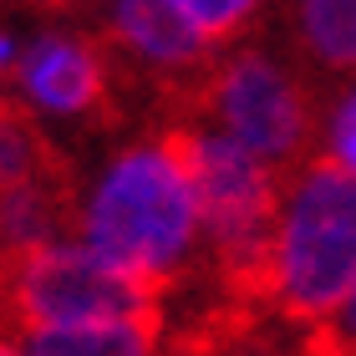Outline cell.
<instances>
[{
	"label": "cell",
	"mask_w": 356,
	"mask_h": 356,
	"mask_svg": "<svg viewBox=\"0 0 356 356\" xmlns=\"http://www.w3.org/2000/svg\"><path fill=\"white\" fill-rule=\"evenodd\" d=\"M356 285V173L331 153L311 158L285 188L270 250L265 311L311 326L336 316Z\"/></svg>",
	"instance_id": "1"
},
{
	"label": "cell",
	"mask_w": 356,
	"mask_h": 356,
	"mask_svg": "<svg viewBox=\"0 0 356 356\" xmlns=\"http://www.w3.org/2000/svg\"><path fill=\"white\" fill-rule=\"evenodd\" d=\"M0 356H21V351H15V341H10V326H6V321H0Z\"/></svg>",
	"instance_id": "14"
},
{
	"label": "cell",
	"mask_w": 356,
	"mask_h": 356,
	"mask_svg": "<svg viewBox=\"0 0 356 356\" xmlns=\"http://www.w3.org/2000/svg\"><path fill=\"white\" fill-rule=\"evenodd\" d=\"M107 46L138 56L143 67L163 72V97L168 107L184 118L199 82L214 67V46H209L193 21L173 0H112V15H107Z\"/></svg>",
	"instance_id": "5"
},
{
	"label": "cell",
	"mask_w": 356,
	"mask_h": 356,
	"mask_svg": "<svg viewBox=\"0 0 356 356\" xmlns=\"http://www.w3.org/2000/svg\"><path fill=\"white\" fill-rule=\"evenodd\" d=\"M168 280L118 270L87 245H41L31 254L0 260V321L21 331L87 326L163 311Z\"/></svg>",
	"instance_id": "3"
},
{
	"label": "cell",
	"mask_w": 356,
	"mask_h": 356,
	"mask_svg": "<svg viewBox=\"0 0 356 356\" xmlns=\"http://www.w3.org/2000/svg\"><path fill=\"white\" fill-rule=\"evenodd\" d=\"M112 46L92 36H41L21 56V87L31 102L61 118H92L112 127L118 122V97H112Z\"/></svg>",
	"instance_id": "6"
},
{
	"label": "cell",
	"mask_w": 356,
	"mask_h": 356,
	"mask_svg": "<svg viewBox=\"0 0 356 356\" xmlns=\"http://www.w3.org/2000/svg\"><path fill=\"white\" fill-rule=\"evenodd\" d=\"M173 6L188 15L193 31H199L209 46H214V41H229L234 31L260 10V0H173Z\"/></svg>",
	"instance_id": "10"
},
{
	"label": "cell",
	"mask_w": 356,
	"mask_h": 356,
	"mask_svg": "<svg viewBox=\"0 0 356 356\" xmlns=\"http://www.w3.org/2000/svg\"><path fill=\"white\" fill-rule=\"evenodd\" d=\"M331 158L356 173V87L346 92V102L336 107V118H331Z\"/></svg>",
	"instance_id": "11"
},
{
	"label": "cell",
	"mask_w": 356,
	"mask_h": 356,
	"mask_svg": "<svg viewBox=\"0 0 356 356\" xmlns=\"http://www.w3.org/2000/svg\"><path fill=\"white\" fill-rule=\"evenodd\" d=\"M26 6H41V10H72V6H87V0H26Z\"/></svg>",
	"instance_id": "13"
},
{
	"label": "cell",
	"mask_w": 356,
	"mask_h": 356,
	"mask_svg": "<svg viewBox=\"0 0 356 356\" xmlns=\"http://www.w3.org/2000/svg\"><path fill=\"white\" fill-rule=\"evenodd\" d=\"M168 356H296V346L275 341L265 311L219 300L214 311H204L184 336H178Z\"/></svg>",
	"instance_id": "8"
},
{
	"label": "cell",
	"mask_w": 356,
	"mask_h": 356,
	"mask_svg": "<svg viewBox=\"0 0 356 356\" xmlns=\"http://www.w3.org/2000/svg\"><path fill=\"white\" fill-rule=\"evenodd\" d=\"M10 61H15V46H10V36H0V72H6Z\"/></svg>",
	"instance_id": "15"
},
{
	"label": "cell",
	"mask_w": 356,
	"mask_h": 356,
	"mask_svg": "<svg viewBox=\"0 0 356 356\" xmlns=\"http://www.w3.org/2000/svg\"><path fill=\"white\" fill-rule=\"evenodd\" d=\"M193 234H199V204L163 138L122 153L82 209V245L97 260L168 285L188 260Z\"/></svg>",
	"instance_id": "2"
},
{
	"label": "cell",
	"mask_w": 356,
	"mask_h": 356,
	"mask_svg": "<svg viewBox=\"0 0 356 356\" xmlns=\"http://www.w3.org/2000/svg\"><path fill=\"white\" fill-rule=\"evenodd\" d=\"M163 311L122 316V321H87V326H51L26 331V356H153Z\"/></svg>",
	"instance_id": "7"
},
{
	"label": "cell",
	"mask_w": 356,
	"mask_h": 356,
	"mask_svg": "<svg viewBox=\"0 0 356 356\" xmlns=\"http://www.w3.org/2000/svg\"><path fill=\"white\" fill-rule=\"evenodd\" d=\"M204 112L224 122V138H234L239 148L270 163L275 173H300L311 163V143L321 127L316 92L290 67H280L275 56L254 51V46L209 67L184 122L204 118Z\"/></svg>",
	"instance_id": "4"
},
{
	"label": "cell",
	"mask_w": 356,
	"mask_h": 356,
	"mask_svg": "<svg viewBox=\"0 0 356 356\" xmlns=\"http://www.w3.org/2000/svg\"><path fill=\"white\" fill-rule=\"evenodd\" d=\"M321 326L336 336V346H341L346 356H356V285H351V296L336 305V316H326Z\"/></svg>",
	"instance_id": "12"
},
{
	"label": "cell",
	"mask_w": 356,
	"mask_h": 356,
	"mask_svg": "<svg viewBox=\"0 0 356 356\" xmlns=\"http://www.w3.org/2000/svg\"><path fill=\"white\" fill-rule=\"evenodd\" d=\"M300 46L326 72H356V0H300Z\"/></svg>",
	"instance_id": "9"
}]
</instances>
